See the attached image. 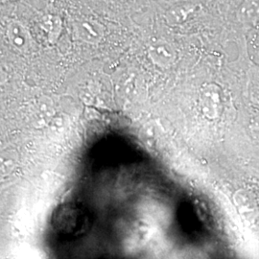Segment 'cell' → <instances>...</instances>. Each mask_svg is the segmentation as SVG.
<instances>
[{"label": "cell", "instance_id": "obj_9", "mask_svg": "<svg viewBox=\"0 0 259 259\" xmlns=\"http://www.w3.org/2000/svg\"><path fill=\"white\" fill-rule=\"evenodd\" d=\"M251 126H252V128H254V129L259 131V115L258 116H256L255 118H253V119H252Z\"/></svg>", "mask_w": 259, "mask_h": 259}, {"label": "cell", "instance_id": "obj_8", "mask_svg": "<svg viewBox=\"0 0 259 259\" xmlns=\"http://www.w3.org/2000/svg\"><path fill=\"white\" fill-rule=\"evenodd\" d=\"M143 0H107V2L116 9L136 8Z\"/></svg>", "mask_w": 259, "mask_h": 259}, {"label": "cell", "instance_id": "obj_10", "mask_svg": "<svg viewBox=\"0 0 259 259\" xmlns=\"http://www.w3.org/2000/svg\"><path fill=\"white\" fill-rule=\"evenodd\" d=\"M2 1V3H4V2H13V1H19V0H1Z\"/></svg>", "mask_w": 259, "mask_h": 259}, {"label": "cell", "instance_id": "obj_4", "mask_svg": "<svg viewBox=\"0 0 259 259\" xmlns=\"http://www.w3.org/2000/svg\"><path fill=\"white\" fill-rule=\"evenodd\" d=\"M151 60L159 66H170L175 63L177 53L175 48L166 40H157L149 48Z\"/></svg>", "mask_w": 259, "mask_h": 259}, {"label": "cell", "instance_id": "obj_5", "mask_svg": "<svg viewBox=\"0 0 259 259\" xmlns=\"http://www.w3.org/2000/svg\"><path fill=\"white\" fill-rule=\"evenodd\" d=\"M237 19L243 24L259 21V0H244L236 12Z\"/></svg>", "mask_w": 259, "mask_h": 259}, {"label": "cell", "instance_id": "obj_6", "mask_svg": "<svg viewBox=\"0 0 259 259\" xmlns=\"http://www.w3.org/2000/svg\"><path fill=\"white\" fill-rule=\"evenodd\" d=\"M38 24L41 30L47 33L50 39L58 37L63 28L62 18L60 17V15L53 12H47L46 14H42L38 19Z\"/></svg>", "mask_w": 259, "mask_h": 259}, {"label": "cell", "instance_id": "obj_2", "mask_svg": "<svg viewBox=\"0 0 259 259\" xmlns=\"http://www.w3.org/2000/svg\"><path fill=\"white\" fill-rule=\"evenodd\" d=\"M199 107L205 118L209 120L219 118L223 107L221 89L215 83L203 85L199 94Z\"/></svg>", "mask_w": 259, "mask_h": 259}, {"label": "cell", "instance_id": "obj_7", "mask_svg": "<svg viewBox=\"0 0 259 259\" xmlns=\"http://www.w3.org/2000/svg\"><path fill=\"white\" fill-rule=\"evenodd\" d=\"M76 30L78 34L85 39H97L101 36L100 24L89 17H82L76 21Z\"/></svg>", "mask_w": 259, "mask_h": 259}, {"label": "cell", "instance_id": "obj_3", "mask_svg": "<svg viewBox=\"0 0 259 259\" xmlns=\"http://www.w3.org/2000/svg\"><path fill=\"white\" fill-rule=\"evenodd\" d=\"M6 35L10 44L21 51H27L31 47L30 32L20 20L12 19L6 27Z\"/></svg>", "mask_w": 259, "mask_h": 259}, {"label": "cell", "instance_id": "obj_1", "mask_svg": "<svg viewBox=\"0 0 259 259\" xmlns=\"http://www.w3.org/2000/svg\"><path fill=\"white\" fill-rule=\"evenodd\" d=\"M203 12L200 3L192 1H182L170 5L163 13V19L171 27L182 26Z\"/></svg>", "mask_w": 259, "mask_h": 259}]
</instances>
